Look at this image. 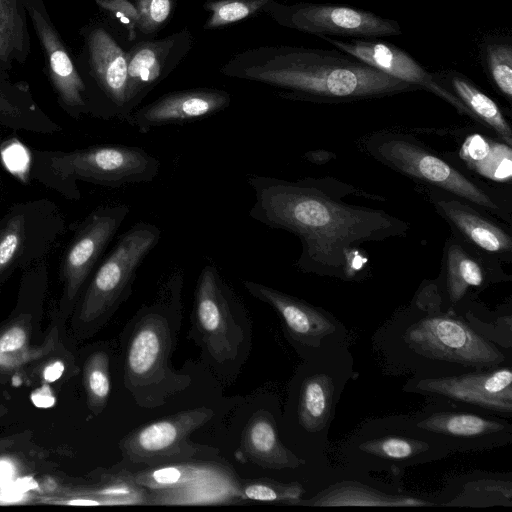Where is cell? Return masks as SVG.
Returning a JSON list of instances; mask_svg holds the SVG:
<instances>
[{
	"label": "cell",
	"mask_w": 512,
	"mask_h": 512,
	"mask_svg": "<svg viewBox=\"0 0 512 512\" xmlns=\"http://www.w3.org/2000/svg\"><path fill=\"white\" fill-rule=\"evenodd\" d=\"M247 182L255 196L249 216L299 238L295 265L303 273L362 281L368 277V258L361 245L405 237L410 230L408 222L383 210L344 202L351 194L371 196L332 178L250 175Z\"/></svg>",
	"instance_id": "6da1fadb"
},
{
	"label": "cell",
	"mask_w": 512,
	"mask_h": 512,
	"mask_svg": "<svg viewBox=\"0 0 512 512\" xmlns=\"http://www.w3.org/2000/svg\"><path fill=\"white\" fill-rule=\"evenodd\" d=\"M371 344L380 368L392 376H449L512 360V350L485 338L462 316L442 309L427 280L409 304L375 331Z\"/></svg>",
	"instance_id": "7a4b0ae2"
},
{
	"label": "cell",
	"mask_w": 512,
	"mask_h": 512,
	"mask_svg": "<svg viewBox=\"0 0 512 512\" xmlns=\"http://www.w3.org/2000/svg\"><path fill=\"white\" fill-rule=\"evenodd\" d=\"M220 72L274 87L287 99L314 103H350L420 90L338 49L249 48L234 55Z\"/></svg>",
	"instance_id": "3957f363"
},
{
	"label": "cell",
	"mask_w": 512,
	"mask_h": 512,
	"mask_svg": "<svg viewBox=\"0 0 512 512\" xmlns=\"http://www.w3.org/2000/svg\"><path fill=\"white\" fill-rule=\"evenodd\" d=\"M183 284V270L173 269L121 334L124 387L141 408H158L191 385V376L171 364L182 322Z\"/></svg>",
	"instance_id": "277c9868"
},
{
	"label": "cell",
	"mask_w": 512,
	"mask_h": 512,
	"mask_svg": "<svg viewBox=\"0 0 512 512\" xmlns=\"http://www.w3.org/2000/svg\"><path fill=\"white\" fill-rule=\"evenodd\" d=\"M159 160L141 147L101 144L70 151L33 149L31 177L68 200L81 198L78 181L110 188L153 181Z\"/></svg>",
	"instance_id": "5b68a950"
},
{
	"label": "cell",
	"mask_w": 512,
	"mask_h": 512,
	"mask_svg": "<svg viewBox=\"0 0 512 512\" xmlns=\"http://www.w3.org/2000/svg\"><path fill=\"white\" fill-rule=\"evenodd\" d=\"M189 337L207 363L229 381L251 349V322L242 301L213 264L201 269L194 290Z\"/></svg>",
	"instance_id": "8992f818"
},
{
	"label": "cell",
	"mask_w": 512,
	"mask_h": 512,
	"mask_svg": "<svg viewBox=\"0 0 512 512\" xmlns=\"http://www.w3.org/2000/svg\"><path fill=\"white\" fill-rule=\"evenodd\" d=\"M350 342H335L304 359L293 388V425L306 457L326 459L329 431L348 382L356 375Z\"/></svg>",
	"instance_id": "52a82bcc"
},
{
	"label": "cell",
	"mask_w": 512,
	"mask_h": 512,
	"mask_svg": "<svg viewBox=\"0 0 512 512\" xmlns=\"http://www.w3.org/2000/svg\"><path fill=\"white\" fill-rule=\"evenodd\" d=\"M366 152L390 169L450 193L509 225L511 205L500 189L462 172L418 139L401 132H377L365 141Z\"/></svg>",
	"instance_id": "ba28073f"
},
{
	"label": "cell",
	"mask_w": 512,
	"mask_h": 512,
	"mask_svg": "<svg viewBox=\"0 0 512 512\" xmlns=\"http://www.w3.org/2000/svg\"><path fill=\"white\" fill-rule=\"evenodd\" d=\"M161 230L138 221L119 235L115 245L94 270L69 318L72 336L91 338L129 298L137 271L157 246Z\"/></svg>",
	"instance_id": "9c48e42d"
},
{
	"label": "cell",
	"mask_w": 512,
	"mask_h": 512,
	"mask_svg": "<svg viewBox=\"0 0 512 512\" xmlns=\"http://www.w3.org/2000/svg\"><path fill=\"white\" fill-rule=\"evenodd\" d=\"M451 453L433 435L417 427L411 414L364 420L341 443L339 458L352 473L388 472L446 458Z\"/></svg>",
	"instance_id": "30bf717a"
},
{
	"label": "cell",
	"mask_w": 512,
	"mask_h": 512,
	"mask_svg": "<svg viewBox=\"0 0 512 512\" xmlns=\"http://www.w3.org/2000/svg\"><path fill=\"white\" fill-rule=\"evenodd\" d=\"M47 259L23 270L16 304L0 322V383L19 376L61 343L60 327L65 324L56 316L44 334L41 321L48 291Z\"/></svg>",
	"instance_id": "8fae6325"
},
{
	"label": "cell",
	"mask_w": 512,
	"mask_h": 512,
	"mask_svg": "<svg viewBox=\"0 0 512 512\" xmlns=\"http://www.w3.org/2000/svg\"><path fill=\"white\" fill-rule=\"evenodd\" d=\"M65 228L63 214L52 200L10 206L0 217V293L16 271L46 260Z\"/></svg>",
	"instance_id": "7c38bea8"
},
{
	"label": "cell",
	"mask_w": 512,
	"mask_h": 512,
	"mask_svg": "<svg viewBox=\"0 0 512 512\" xmlns=\"http://www.w3.org/2000/svg\"><path fill=\"white\" fill-rule=\"evenodd\" d=\"M149 504H210L241 501L239 479L219 460L175 462L133 473Z\"/></svg>",
	"instance_id": "4fadbf2b"
},
{
	"label": "cell",
	"mask_w": 512,
	"mask_h": 512,
	"mask_svg": "<svg viewBox=\"0 0 512 512\" xmlns=\"http://www.w3.org/2000/svg\"><path fill=\"white\" fill-rule=\"evenodd\" d=\"M214 417L208 407H197L147 423L119 442L123 461L134 465L158 466L194 460H220V450L191 441L193 432Z\"/></svg>",
	"instance_id": "5bb4252c"
},
{
	"label": "cell",
	"mask_w": 512,
	"mask_h": 512,
	"mask_svg": "<svg viewBox=\"0 0 512 512\" xmlns=\"http://www.w3.org/2000/svg\"><path fill=\"white\" fill-rule=\"evenodd\" d=\"M126 204L103 205L92 210L74 228L60 261L61 291L53 311L66 322L107 246L126 219Z\"/></svg>",
	"instance_id": "9a60e30c"
},
{
	"label": "cell",
	"mask_w": 512,
	"mask_h": 512,
	"mask_svg": "<svg viewBox=\"0 0 512 512\" xmlns=\"http://www.w3.org/2000/svg\"><path fill=\"white\" fill-rule=\"evenodd\" d=\"M402 390L507 419L512 418L511 364L440 377L411 376Z\"/></svg>",
	"instance_id": "2e32d148"
},
{
	"label": "cell",
	"mask_w": 512,
	"mask_h": 512,
	"mask_svg": "<svg viewBox=\"0 0 512 512\" xmlns=\"http://www.w3.org/2000/svg\"><path fill=\"white\" fill-rule=\"evenodd\" d=\"M264 13L283 27L319 37L375 39L402 34L397 21L345 5L309 2L287 5L271 0Z\"/></svg>",
	"instance_id": "e0dca14e"
},
{
	"label": "cell",
	"mask_w": 512,
	"mask_h": 512,
	"mask_svg": "<svg viewBox=\"0 0 512 512\" xmlns=\"http://www.w3.org/2000/svg\"><path fill=\"white\" fill-rule=\"evenodd\" d=\"M512 276L503 264L455 236L447 238L438 277L427 280L444 310L456 314L479 300L491 285L509 282Z\"/></svg>",
	"instance_id": "ac0fdd59"
},
{
	"label": "cell",
	"mask_w": 512,
	"mask_h": 512,
	"mask_svg": "<svg viewBox=\"0 0 512 512\" xmlns=\"http://www.w3.org/2000/svg\"><path fill=\"white\" fill-rule=\"evenodd\" d=\"M417 427L437 438L450 453L495 449L512 442L510 419L430 400L411 414Z\"/></svg>",
	"instance_id": "d6986e66"
},
{
	"label": "cell",
	"mask_w": 512,
	"mask_h": 512,
	"mask_svg": "<svg viewBox=\"0 0 512 512\" xmlns=\"http://www.w3.org/2000/svg\"><path fill=\"white\" fill-rule=\"evenodd\" d=\"M243 285L279 315L286 338L303 359L329 344L350 342L345 325L324 308L262 283L245 280Z\"/></svg>",
	"instance_id": "ffe728a7"
},
{
	"label": "cell",
	"mask_w": 512,
	"mask_h": 512,
	"mask_svg": "<svg viewBox=\"0 0 512 512\" xmlns=\"http://www.w3.org/2000/svg\"><path fill=\"white\" fill-rule=\"evenodd\" d=\"M41 44L47 75L61 109L73 119L91 115L88 85L76 68L42 0H21Z\"/></svg>",
	"instance_id": "44dd1931"
},
{
	"label": "cell",
	"mask_w": 512,
	"mask_h": 512,
	"mask_svg": "<svg viewBox=\"0 0 512 512\" xmlns=\"http://www.w3.org/2000/svg\"><path fill=\"white\" fill-rule=\"evenodd\" d=\"M193 43L191 32L184 28L161 39L140 41L126 52L127 84L122 121L180 65Z\"/></svg>",
	"instance_id": "7402d4cb"
},
{
	"label": "cell",
	"mask_w": 512,
	"mask_h": 512,
	"mask_svg": "<svg viewBox=\"0 0 512 512\" xmlns=\"http://www.w3.org/2000/svg\"><path fill=\"white\" fill-rule=\"evenodd\" d=\"M425 192L436 212L450 226L452 234L502 264L512 261V235L509 227L441 189L425 187Z\"/></svg>",
	"instance_id": "603a6c76"
},
{
	"label": "cell",
	"mask_w": 512,
	"mask_h": 512,
	"mask_svg": "<svg viewBox=\"0 0 512 512\" xmlns=\"http://www.w3.org/2000/svg\"><path fill=\"white\" fill-rule=\"evenodd\" d=\"M90 74L96 88L92 93V116L123 120L127 84L126 52L102 26L84 33Z\"/></svg>",
	"instance_id": "cb8c5ba5"
},
{
	"label": "cell",
	"mask_w": 512,
	"mask_h": 512,
	"mask_svg": "<svg viewBox=\"0 0 512 512\" xmlns=\"http://www.w3.org/2000/svg\"><path fill=\"white\" fill-rule=\"evenodd\" d=\"M338 50L343 51L378 70L435 94L450 104L460 115L467 116L461 102L447 91L429 72L408 53L397 46L375 39L342 40L331 36L320 37Z\"/></svg>",
	"instance_id": "d4e9b609"
},
{
	"label": "cell",
	"mask_w": 512,
	"mask_h": 512,
	"mask_svg": "<svg viewBox=\"0 0 512 512\" xmlns=\"http://www.w3.org/2000/svg\"><path fill=\"white\" fill-rule=\"evenodd\" d=\"M231 103V95L216 88H192L166 93L134 109L124 120L141 133L168 125H183L213 116Z\"/></svg>",
	"instance_id": "484cf974"
},
{
	"label": "cell",
	"mask_w": 512,
	"mask_h": 512,
	"mask_svg": "<svg viewBox=\"0 0 512 512\" xmlns=\"http://www.w3.org/2000/svg\"><path fill=\"white\" fill-rule=\"evenodd\" d=\"M298 505L312 507H436L435 500L376 486L364 480L344 478L332 481Z\"/></svg>",
	"instance_id": "4316f807"
},
{
	"label": "cell",
	"mask_w": 512,
	"mask_h": 512,
	"mask_svg": "<svg viewBox=\"0 0 512 512\" xmlns=\"http://www.w3.org/2000/svg\"><path fill=\"white\" fill-rule=\"evenodd\" d=\"M235 458L266 469H296L307 464L282 441L274 416L266 410L253 413L243 429Z\"/></svg>",
	"instance_id": "83f0119b"
},
{
	"label": "cell",
	"mask_w": 512,
	"mask_h": 512,
	"mask_svg": "<svg viewBox=\"0 0 512 512\" xmlns=\"http://www.w3.org/2000/svg\"><path fill=\"white\" fill-rule=\"evenodd\" d=\"M442 507H512V474L473 471L453 476L435 500Z\"/></svg>",
	"instance_id": "f1b7e54d"
},
{
	"label": "cell",
	"mask_w": 512,
	"mask_h": 512,
	"mask_svg": "<svg viewBox=\"0 0 512 512\" xmlns=\"http://www.w3.org/2000/svg\"><path fill=\"white\" fill-rule=\"evenodd\" d=\"M434 75L437 81L461 102L470 119L512 146V129L502 110L470 78L452 69L437 71Z\"/></svg>",
	"instance_id": "f546056e"
},
{
	"label": "cell",
	"mask_w": 512,
	"mask_h": 512,
	"mask_svg": "<svg viewBox=\"0 0 512 512\" xmlns=\"http://www.w3.org/2000/svg\"><path fill=\"white\" fill-rule=\"evenodd\" d=\"M0 125L14 131L55 134L62 127L34 100L25 83L12 82L0 71Z\"/></svg>",
	"instance_id": "4dcf8cb0"
},
{
	"label": "cell",
	"mask_w": 512,
	"mask_h": 512,
	"mask_svg": "<svg viewBox=\"0 0 512 512\" xmlns=\"http://www.w3.org/2000/svg\"><path fill=\"white\" fill-rule=\"evenodd\" d=\"M68 505H143L149 504L148 491L139 485L133 473L121 469L104 471L99 481L68 493Z\"/></svg>",
	"instance_id": "1f68e13d"
},
{
	"label": "cell",
	"mask_w": 512,
	"mask_h": 512,
	"mask_svg": "<svg viewBox=\"0 0 512 512\" xmlns=\"http://www.w3.org/2000/svg\"><path fill=\"white\" fill-rule=\"evenodd\" d=\"M459 157L471 171L497 182L511 180V146L503 141L470 133L462 142Z\"/></svg>",
	"instance_id": "d6a6232c"
},
{
	"label": "cell",
	"mask_w": 512,
	"mask_h": 512,
	"mask_svg": "<svg viewBox=\"0 0 512 512\" xmlns=\"http://www.w3.org/2000/svg\"><path fill=\"white\" fill-rule=\"evenodd\" d=\"M28 15L21 0H0V71L24 64L30 54Z\"/></svg>",
	"instance_id": "836d02e7"
},
{
	"label": "cell",
	"mask_w": 512,
	"mask_h": 512,
	"mask_svg": "<svg viewBox=\"0 0 512 512\" xmlns=\"http://www.w3.org/2000/svg\"><path fill=\"white\" fill-rule=\"evenodd\" d=\"M458 315L491 342L512 350L511 302L501 305L498 311H491L477 300Z\"/></svg>",
	"instance_id": "e575fe53"
},
{
	"label": "cell",
	"mask_w": 512,
	"mask_h": 512,
	"mask_svg": "<svg viewBox=\"0 0 512 512\" xmlns=\"http://www.w3.org/2000/svg\"><path fill=\"white\" fill-rule=\"evenodd\" d=\"M82 381L88 409L98 416L106 408L110 392V356L104 349L92 351L82 367Z\"/></svg>",
	"instance_id": "d590c367"
},
{
	"label": "cell",
	"mask_w": 512,
	"mask_h": 512,
	"mask_svg": "<svg viewBox=\"0 0 512 512\" xmlns=\"http://www.w3.org/2000/svg\"><path fill=\"white\" fill-rule=\"evenodd\" d=\"M480 56L487 77L510 103L512 100V44L504 38H490L480 47Z\"/></svg>",
	"instance_id": "8d00e7d4"
},
{
	"label": "cell",
	"mask_w": 512,
	"mask_h": 512,
	"mask_svg": "<svg viewBox=\"0 0 512 512\" xmlns=\"http://www.w3.org/2000/svg\"><path fill=\"white\" fill-rule=\"evenodd\" d=\"M241 500L280 502L298 505L305 494L304 486L297 482H280L270 478L239 480Z\"/></svg>",
	"instance_id": "74e56055"
},
{
	"label": "cell",
	"mask_w": 512,
	"mask_h": 512,
	"mask_svg": "<svg viewBox=\"0 0 512 512\" xmlns=\"http://www.w3.org/2000/svg\"><path fill=\"white\" fill-rule=\"evenodd\" d=\"M271 0H208L204 9L210 13L204 29L225 27L264 12Z\"/></svg>",
	"instance_id": "f35d334b"
},
{
	"label": "cell",
	"mask_w": 512,
	"mask_h": 512,
	"mask_svg": "<svg viewBox=\"0 0 512 512\" xmlns=\"http://www.w3.org/2000/svg\"><path fill=\"white\" fill-rule=\"evenodd\" d=\"M139 14L137 32L154 36L172 16L175 0H131Z\"/></svg>",
	"instance_id": "ab89813d"
},
{
	"label": "cell",
	"mask_w": 512,
	"mask_h": 512,
	"mask_svg": "<svg viewBox=\"0 0 512 512\" xmlns=\"http://www.w3.org/2000/svg\"><path fill=\"white\" fill-rule=\"evenodd\" d=\"M103 11L116 19L126 30L129 41L137 37L138 11L131 0H93Z\"/></svg>",
	"instance_id": "60d3db41"
},
{
	"label": "cell",
	"mask_w": 512,
	"mask_h": 512,
	"mask_svg": "<svg viewBox=\"0 0 512 512\" xmlns=\"http://www.w3.org/2000/svg\"><path fill=\"white\" fill-rule=\"evenodd\" d=\"M33 432L29 430L0 436V455L26 450L33 444Z\"/></svg>",
	"instance_id": "b9f144b4"
},
{
	"label": "cell",
	"mask_w": 512,
	"mask_h": 512,
	"mask_svg": "<svg viewBox=\"0 0 512 512\" xmlns=\"http://www.w3.org/2000/svg\"><path fill=\"white\" fill-rule=\"evenodd\" d=\"M8 413V408L4 404L0 403V419H2Z\"/></svg>",
	"instance_id": "7bdbcfd3"
},
{
	"label": "cell",
	"mask_w": 512,
	"mask_h": 512,
	"mask_svg": "<svg viewBox=\"0 0 512 512\" xmlns=\"http://www.w3.org/2000/svg\"><path fill=\"white\" fill-rule=\"evenodd\" d=\"M0 140H1V138H0ZM0 151H1V141H0Z\"/></svg>",
	"instance_id": "ee69618b"
}]
</instances>
